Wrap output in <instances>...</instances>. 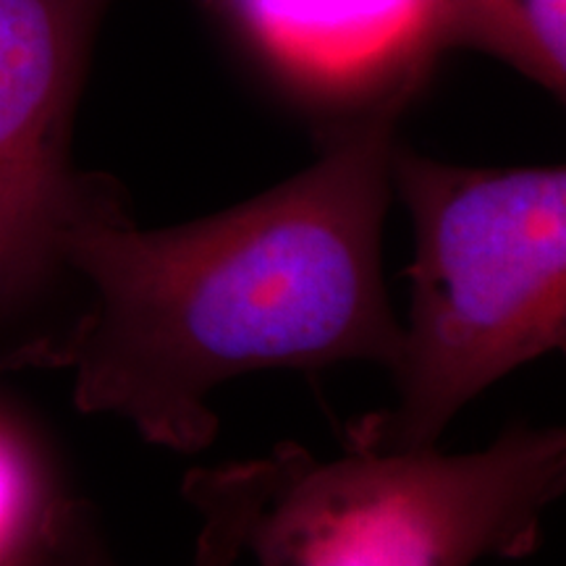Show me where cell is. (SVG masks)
Wrapping results in <instances>:
<instances>
[{
	"mask_svg": "<svg viewBox=\"0 0 566 566\" xmlns=\"http://www.w3.org/2000/svg\"><path fill=\"white\" fill-rule=\"evenodd\" d=\"M407 97L373 105L265 195L171 229H139L116 184L87 176L59 237L87 310L63 334L6 354L0 373H69L82 415H113L147 443L197 454L218 433L210 394L237 375L391 370L401 323L380 242Z\"/></svg>",
	"mask_w": 566,
	"mask_h": 566,
	"instance_id": "obj_1",
	"label": "cell"
},
{
	"mask_svg": "<svg viewBox=\"0 0 566 566\" xmlns=\"http://www.w3.org/2000/svg\"><path fill=\"white\" fill-rule=\"evenodd\" d=\"M415 223L396 405L346 428L352 449H433L480 391L566 344V171L446 166L394 150Z\"/></svg>",
	"mask_w": 566,
	"mask_h": 566,
	"instance_id": "obj_2",
	"label": "cell"
},
{
	"mask_svg": "<svg viewBox=\"0 0 566 566\" xmlns=\"http://www.w3.org/2000/svg\"><path fill=\"white\" fill-rule=\"evenodd\" d=\"M244 470V551L260 566H475L541 546L566 485V433L512 424L475 454L349 446L334 462L279 443Z\"/></svg>",
	"mask_w": 566,
	"mask_h": 566,
	"instance_id": "obj_3",
	"label": "cell"
},
{
	"mask_svg": "<svg viewBox=\"0 0 566 566\" xmlns=\"http://www.w3.org/2000/svg\"><path fill=\"white\" fill-rule=\"evenodd\" d=\"M105 0H0V317L61 271L59 237L87 176L69 139Z\"/></svg>",
	"mask_w": 566,
	"mask_h": 566,
	"instance_id": "obj_4",
	"label": "cell"
},
{
	"mask_svg": "<svg viewBox=\"0 0 566 566\" xmlns=\"http://www.w3.org/2000/svg\"><path fill=\"white\" fill-rule=\"evenodd\" d=\"M279 66L325 95L412 90L415 69L451 38V0H226Z\"/></svg>",
	"mask_w": 566,
	"mask_h": 566,
	"instance_id": "obj_5",
	"label": "cell"
},
{
	"mask_svg": "<svg viewBox=\"0 0 566 566\" xmlns=\"http://www.w3.org/2000/svg\"><path fill=\"white\" fill-rule=\"evenodd\" d=\"M90 522L38 430L0 401V566H66Z\"/></svg>",
	"mask_w": 566,
	"mask_h": 566,
	"instance_id": "obj_6",
	"label": "cell"
},
{
	"mask_svg": "<svg viewBox=\"0 0 566 566\" xmlns=\"http://www.w3.org/2000/svg\"><path fill=\"white\" fill-rule=\"evenodd\" d=\"M184 499L202 516V530L197 535L195 566H233L244 554L247 506L239 485L223 467L216 470H192L184 478ZM66 566H116L95 525H87L80 543L74 546Z\"/></svg>",
	"mask_w": 566,
	"mask_h": 566,
	"instance_id": "obj_7",
	"label": "cell"
},
{
	"mask_svg": "<svg viewBox=\"0 0 566 566\" xmlns=\"http://www.w3.org/2000/svg\"><path fill=\"white\" fill-rule=\"evenodd\" d=\"M451 6H454V0H451Z\"/></svg>",
	"mask_w": 566,
	"mask_h": 566,
	"instance_id": "obj_8",
	"label": "cell"
}]
</instances>
